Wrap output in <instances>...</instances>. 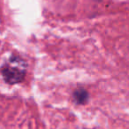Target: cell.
<instances>
[{
	"instance_id": "7a4b0ae2",
	"label": "cell",
	"mask_w": 129,
	"mask_h": 129,
	"mask_svg": "<svg viewBox=\"0 0 129 129\" xmlns=\"http://www.w3.org/2000/svg\"><path fill=\"white\" fill-rule=\"evenodd\" d=\"M74 98L77 104H85L88 101L89 95H88V93L84 88H78V89H76L74 91Z\"/></svg>"
},
{
	"instance_id": "6da1fadb",
	"label": "cell",
	"mask_w": 129,
	"mask_h": 129,
	"mask_svg": "<svg viewBox=\"0 0 129 129\" xmlns=\"http://www.w3.org/2000/svg\"><path fill=\"white\" fill-rule=\"evenodd\" d=\"M2 75L5 81L9 84L21 82L26 75L25 69H22L13 64H6L2 68Z\"/></svg>"
}]
</instances>
